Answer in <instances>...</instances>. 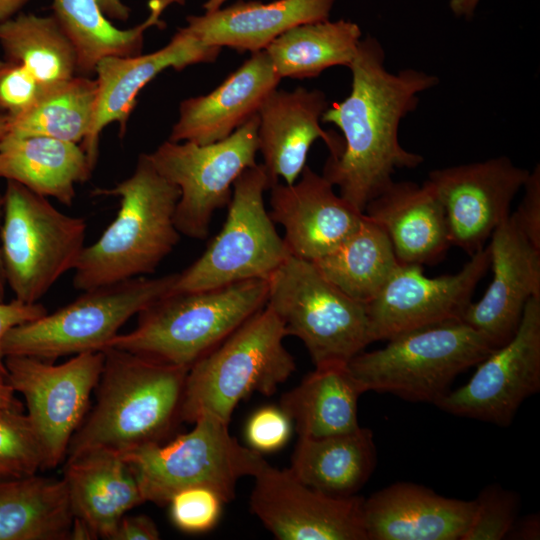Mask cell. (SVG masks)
I'll use <instances>...</instances> for the list:
<instances>
[{"label": "cell", "mask_w": 540, "mask_h": 540, "mask_svg": "<svg viewBox=\"0 0 540 540\" xmlns=\"http://www.w3.org/2000/svg\"><path fill=\"white\" fill-rule=\"evenodd\" d=\"M379 40L361 38L348 67L352 82L349 95L329 105L321 122L332 123L343 134V147L327 159L322 175L339 189L355 209L366 205L392 182L397 169L416 168L422 155L399 142L403 118L417 109L419 95L439 83L436 75L414 68L389 72Z\"/></svg>", "instance_id": "cell-1"}, {"label": "cell", "mask_w": 540, "mask_h": 540, "mask_svg": "<svg viewBox=\"0 0 540 540\" xmlns=\"http://www.w3.org/2000/svg\"><path fill=\"white\" fill-rule=\"evenodd\" d=\"M102 351L95 403L72 436L65 460L95 449L124 454L160 443L180 420L189 367L114 347Z\"/></svg>", "instance_id": "cell-2"}, {"label": "cell", "mask_w": 540, "mask_h": 540, "mask_svg": "<svg viewBox=\"0 0 540 540\" xmlns=\"http://www.w3.org/2000/svg\"><path fill=\"white\" fill-rule=\"evenodd\" d=\"M93 195L118 197L120 207L101 236L84 247L74 288L85 291L154 273L180 240L174 223L179 188L142 153L132 175Z\"/></svg>", "instance_id": "cell-3"}, {"label": "cell", "mask_w": 540, "mask_h": 540, "mask_svg": "<svg viewBox=\"0 0 540 540\" xmlns=\"http://www.w3.org/2000/svg\"><path fill=\"white\" fill-rule=\"evenodd\" d=\"M267 293L264 279L169 292L140 311L136 327L117 334L107 347L190 368L262 309Z\"/></svg>", "instance_id": "cell-4"}, {"label": "cell", "mask_w": 540, "mask_h": 540, "mask_svg": "<svg viewBox=\"0 0 540 540\" xmlns=\"http://www.w3.org/2000/svg\"><path fill=\"white\" fill-rule=\"evenodd\" d=\"M285 326L267 305L188 370L180 420L203 416L230 423L239 402L253 393L270 396L296 369L283 344Z\"/></svg>", "instance_id": "cell-5"}, {"label": "cell", "mask_w": 540, "mask_h": 540, "mask_svg": "<svg viewBox=\"0 0 540 540\" xmlns=\"http://www.w3.org/2000/svg\"><path fill=\"white\" fill-rule=\"evenodd\" d=\"M494 349L482 334L455 320L396 335L381 349L358 353L347 366L365 392L435 404L459 374Z\"/></svg>", "instance_id": "cell-6"}, {"label": "cell", "mask_w": 540, "mask_h": 540, "mask_svg": "<svg viewBox=\"0 0 540 540\" xmlns=\"http://www.w3.org/2000/svg\"><path fill=\"white\" fill-rule=\"evenodd\" d=\"M193 424L166 444L149 443L122 454L145 501L168 505L178 491L204 486L227 503L235 496L238 480L253 476L264 462L262 454L230 434L229 423L203 416Z\"/></svg>", "instance_id": "cell-7"}, {"label": "cell", "mask_w": 540, "mask_h": 540, "mask_svg": "<svg viewBox=\"0 0 540 540\" xmlns=\"http://www.w3.org/2000/svg\"><path fill=\"white\" fill-rule=\"evenodd\" d=\"M176 277L141 276L85 290L53 313L11 328L3 339V353L54 361L102 351L132 316L169 293Z\"/></svg>", "instance_id": "cell-8"}, {"label": "cell", "mask_w": 540, "mask_h": 540, "mask_svg": "<svg viewBox=\"0 0 540 540\" xmlns=\"http://www.w3.org/2000/svg\"><path fill=\"white\" fill-rule=\"evenodd\" d=\"M0 243L6 283L18 299L37 303L85 247L84 218L67 215L25 186L6 181Z\"/></svg>", "instance_id": "cell-9"}, {"label": "cell", "mask_w": 540, "mask_h": 540, "mask_svg": "<svg viewBox=\"0 0 540 540\" xmlns=\"http://www.w3.org/2000/svg\"><path fill=\"white\" fill-rule=\"evenodd\" d=\"M266 305L299 338L315 367L347 364L372 343L365 304L330 283L313 262L290 255L270 276Z\"/></svg>", "instance_id": "cell-10"}, {"label": "cell", "mask_w": 540, "mask_h": 540, "mask_svg": "<svg viewBox=\"0 0 540 540\" xmlns=\"http://www.w3.org/2000/svg\"><path fill=\"white\" fill-rule=\"evenodd\" d=\"M269 188L262 164L237 177L223 227L202 255L177 273L170 292L270 278L291 254L265 207L264 192Z\"/></svg>", "instance_id": "cell-11"}, {"label": "cell", "mask_w": 540, "mask_h": 540, "mask_svg": "<svg viewBox=\"0 0 540 540\" xmlns=\"http://www.w3.org/2000/svg\"><path fill=\"white\" fill-rule=\"evenodd\" d=\"M258 113L227 138L205 145L164 141L148 156L180 190L174 223L180 234L207 238L213 214L231 200L233 183L257 164Z\"/></svg>", "instance_id": "cell-12"}, {"label": "cell", "mask_w": 540, "mask_h": 540, "mask_svg": "<svg viewBox=\"0 0 540 540\" xmlns=\"http://www.w3.org/2000/svg\"><path fill=\"white\" fill-rule=\"evenodd\" d=\"M103 364V351L80 353L60 364L31 356L5 357L6 379L25 400L43 470L65 460L70 440L88 413Z\"/></svg>", "instance_id": "cell-13"}, {"label": "cell", "mask_w": 540, "mask_h": 540, "mask_svg": "<svg viewBox=\"0 0 540 540\" xmlns=\"http://www.w3.org/2000/svg\"><path fill=\"white\" fill-rule=\"evenodd\" d=\"M470 380L434 405L460 417L509 426L540 390V297L527 302L514 336L477 364Z\"/></svg>", "instance_id": "cell-14"}, {"label": "cell", "mask_w": 540, "mask_h": 540, "mask_svg": "<svg viewBox=\"0 0 540 540\" xmlns=\"http://www.w3.org/2000/svg\"><path fill=\"white\" fill-rule=\"evenodd\" d=\"M470 257L456 274L438 277L426 276L421 265L400 264L377 296L365 304L372 342L461 320L490 267L489 245Z\"/></svg>", "instance_id": "cell-15"}, {"label": "cell", "mask_w": 540, "mask_h": 540, "mask_svg": "<svg viewBox=\"0 0 540 540\" xmlns=\"http://www.w3.org/2000/svg\"><path fill=\"white\" fill-rule=\"evenodd\" d=\"M250 509L278 540H368L365 498L334 497L266 460L257 469Z\"/></svg>", "instance_id": "cell-16"}, {"label": "cell", "mask_w": 540, "mask_h": 540, "mask_svg": "<svg viewBox=\"0 0 540 540\" xmlns=\"http://www.w3.org/2000/svg\"><path fill=\"white\" fill-rule=\"evenodd\" d=\"M529 174L507 156L430 171L427 180L444 207L451 245L470 256L484 248Z\"/></svg>", "instance_id": "cell-17"}, {"label": "cell", "mask_w": 540, "mask_h": 540, "mask_svg": "<svg viewBox=\"0 0 540 540\" xmlns=\"http://www.w3.org/2000/svg\"><path fill=\"white\" fill-rule=\"evenodd\" d=\"M220 50L202 43L183 27L169 43L154 52L100 60L94 71L97 82L94 117L87 137L80 144L91 167L96 166L105 127L117 122L120 134H125L137 96L150 81L169 68L180 71L194 64L213 62Z\"/></svg>", "instance_id": "cell-18"}, {"label": "cell", "mask_w": 540, "mask_h": 540, "mask_svg": "<svg viewBox=\"0 0 540 540\" xmlns=\"http://www.w3.org/2000/svg\"><path fill=\"white\" fill-rule=\"evenodd\" d=\"M490 238L492 281L482 298L468 305L461 321L497 348L514 336L529 299L540 297V249L510 215Z\"/></svg>", "instance_id": "cell-19"}, {"label": "cell", "mask_w": 540, "mask_h": 540, "mask_svg": "<svg viewBox=\"0 0 540 540\" xmlns=\"http://www.w3.org/2000/svg\"><path fill=\"white\" fill-rule=\"evenodd\" d=\"M291 185L270 187L269 215L284 228L291 255L315 261L338 247L359 226L364 213L334 192V186L309 166Z\"/></svg>", "instance_id": "cell-20"}, {"label": "cell", "mask_w": 540, "mask_h": 540, "mask_svg": "<svg viewBox=\"0 0 540 540\" xmlns=\"http://www.w3.org/2000/svg\"><path fill=\"white\" fill-rule=\"evenodd\" d=\"M329 105L323 91L301 86L276 88L266 97L258 111L257 139L270 187L280 180L287 185L298 180L317 139L325 142L331 157L339 155L343 140L320 125Z\"/></svg>", "instance_id": "cell-21"}, {"label": "cell", "mask_w": 540, "mask_h": 540, "mask_svg": "<svg viewBox=\"0 0 540 540\" xmlns=\"http://www.w3.org/2000/svg\"><path fill=\"white\" fill-rule=\"evenodd\" d=\"M280 81L265 50L251 53L213 91L181 101L168 140L205 145L227 138L258 113Z\"/></svg>", "instance_id": "cell-22"}, {"label": "cell", "mask_w": 540, "mask_h": 540, "mask_svg": "<svg viewBox=\"0 0 540 540\" xmlns=\"http://www.w3.org/2000/svg\"><path fill=\"white\" fill-rule=\"evenodd\" d=\"M475 501L448 498L408 482H397L364 500L368 540H462Z\"/></svg>", "instance_id": "cell-23"}, {"label": "cell", "mask_w": 540, "mask_h": 540, "mask_svg": "<svg viewBox=\"0 0 540 540\" xmlns=\"http://www.w3.org/2000/svg\"><path fill=\"white\" fill-rule=\"evenodd\" d=\"M363 213L386 232L400 264H434L452 246L444 207L428 180L393 181Z\"/></svg>", "instance_id": "cell-24"}, {"label": "cell", "mask_w": 540, "mask_h": 540, "mask_svg": "<svg viewBox=\"0 0 540 540\" xmlns=\"http://www.w3.org/2000/svg\"><path fill=\"white\" fill-rule=\"evenodd\" d=\"M73 520L94 539L112 540L125 513L145 501L122 454L95 449L66 459L63 468Z\"/></svg>", "instance_id": "cell-25"}, {"label": "cell", "mask_w": 540, "mask_h": 540, "mask_svg": "<svg viewBox=\"0 0 540 540\" xmlns=\"http://www.w3.org/2000/svg\"><path fill=\"white\" fill-rule=\"evenodd\" d=\"M336 0H239L225 8L187 17L184 27L204 44L240 53L264 50L287 30L329 19Z\"/></svg>", "instance_id": "cell-26"}, {"label": "cell", "mask_w": 540, "mask_h": 540, "mask_svg": "<svg viewBox=\"0 0 540 540\" xmlns=\"http://www.w3.org/2000/svg\"><path fill=\"white\" fill-rule=\"evenodd\" d=\"M93 170L80 144L45 136L6 135L0 141V179L67 206L75 199L76 185Z\"/></svg>", "instance_id": "cell-27"}, {"label": "cell", "mask_w": 540, "mask_h": 540, "mask_svg": "<svg viewBox=\"0 0 540 540\" xmlns=\"http://www.w3.org/2000/svg\"><path fill=\"white\" fill-rule=\"evenodd\" d=\"M376 464L373 432L358 427L326 437H299L288 469L311 488L350 497L366 484Z\"/></svg>", "instance_id": "cell-28"}, {"label": "cell", "mask_w": 540, "mask_h": 540, "mask_svg": "<svg viewBox=\"0 0 540 540\" xmlns=\"http://www.w3.org/2000/svg\"><path fill=\"white\" fill-rule=\"evenodd\" d=\"M365 393L347 364L315 367L279 406L299 437L320 438L353 431L358 423V400Z\"/></svg>", "instance_id": "cell-29"}, {"label": "cell", "mask_w": 540, "mask_h": 540, "mask_svg": "<svg viewBox=\"0 0 540 540\" xmlns=\"http://www.w3.org/2000/svg\"><path fill=\"white\" fill-rule=\"evenodd\" d=\"M185 0H150L149 16L139 25L119 29L102 12L97 0H53V16L71 41L80 75L94 73L107 57H129L142 53L144 33L152 26L163 28L162 12Z\"/></svg>", "instance_id": "cell-30"}, {"label": "cell", "mask_w": 540, "mask_h": 540, "mask_svg": "<svg viewBox=\"0 0 540 540\" xmlns=\"http://www.w3.org/2000/svg\"><path fill=\"white\" fill-rule=\"evenodd\" d=\"M72 521L63 478H0V540H70Z\"/></svg>", "instance_id": "cell-31"}, {"label": "cell", "mask_w": 540, "mask_h": 540, "mask_svg": "<svg viewBox=\"0 0 540 540\" xmlns=\"http://www.w3.org/2000/svg\"><path fill=\"white\" fill-rule=\"evenodd\" d=\"M313 263L330 283L363 304L377 296L400 265L386 232L365 214L351 235Z\"/></svg>", "instance_id": "cell-32"}, {"label": "cell", "mask_w": 540, "mask_h": 540, "mask_svg": "<svg viewBox=\"0 0 540 540\" xmlns=\"http://www.w3.org/2000/svg\"><path fill=\"white\" fill-rule=\"evenodd\" d=\"M361 38L355 22L327 19L295 26L264 50L281 79H306L334 66L349 67Z\"/></svg>", "instance_id": "cell-33"}, {"label": "cell", "mask_w": 540, "mask_h": 540, "mask_svg": "<svg viewBox=\"0 0 540 540\" xmlns=\"http://www.w3.org/2000/svg\"><path fill=\"white\" fill-rule=\"evenodd\" d=\"M0 46L45 90L78 74L74 47L53 15L18 13L0 22Z\"/></svg>", "instance_id": "cell-34"}, {"label": "cell", "mask_w": 540, "mask_h": 540, "mask_svg": "<svg viewBox=\"0 0 540 540\" xmlns=\"http://www.w3.org/2000/svg\"><path fill=\"white\" fill-rule=\"evenodd\" d=\"M96 100V79L77 74L46 90L28 111L10 121L6 135L45 136L81 144L90 131Z\"/></svg>", "instance_id": "cell-35"}, {"label": "cell", "mask_w": 540, "mask_h": 540, "mask_svg": "<svg viewBox=\"0 0 540 540\" xmlns=\"http://www.w3.org/2000/svg\"><path fill=\"white\" fill-rule=\"evenodd\" d=\"M39 470L43 454L27 414H0V478L30 476Z\"/></svg>", "instance_id": "cell-36"}, {"label": "cell", "mask_w": 540, "mask_h": 540, "mask_svg": "<svg viewBox=\"0 0 540 540\" xmlns=\"http://www.w3.org/2000/svg\"><path fill=\"white\" fill-rule=\"evenodd\" d=\"M474 501V515L462 540L506 538L517 519L519 496L498 484H492L482 489Z\"/></svg>", "instance_id": "cell-37"}, {"label": "cell", "mask_w": 540, "mask_h": 540, "mask_svg": "<svg viewBox=\"0 0 540 540\" xmlns=\"http://www.w3.org/2000/svg\"><path fill=\"white\" fill-rule=\"evenodd\" d=\"M224 503L213 489L195 486L175 493L168 505L176 527L188 533H202L217 524Z\"/></svg>", "instance_id": "cell-38"}, {"label": "cell", "mask_w": 540, "mask_h": 540, "mask_svg": "<svg viewBox=\"0 0 540 540\" xmlns=\"http://www.w3.org/2000/svg\"><path fill=\"white\" fill-rule=\"evenodd\" d=\"M46 90L20 64L0 60V116L10 121L28 111Z\"/></svg>", "instance_id": "cell-39"}, {"label": "cell", "mask_w": 540, "mask_h": 540, "mask_svg": "<svg viewBox=\"0 0 540 540\" xmlns=\"http://www.w3.org/2000/svg\"><path fill=\"white\" fill-rule=\"evenodd\" d=\"M292 422L280 406H263L248 419L245 437L249 448L262 454L281 449L289 440Z\"/></svg>", "instance_id": "cell-40"}, {"label": "cell", "mask_w": 540, "mask_h": 540, "mask_svg": "<svg viewBox=\"0 0 540 540\" xmlns=\"http://www.w3.org/2000/svg\"><path fill=\"white\" fill-rule=\"evenodd\" d=\"M523 198L510 218L536 248L540 249V165L530 171L524 186Z\"/></svg>", "instance_id": "cell-41"}, {"label": "cell", "mask_w": 540, "mask_h": 540, "mask_svg": "<svg viewBox=\"0 0 540 540\" xmlns=\"http://www.w3.org/2000/svg\"><path fill=\"white\" fill-rule=\"evenodd\" d=\"M46 307L37 303H25L18 299L10 302H0V375L6 377L5 355L3 353V339L7 332L22 323L35 320L47 313Z\"/></svg>", "instance_id": "cell-42"}, {"label": "cell", "mask_w": 540, "mask_h": 540, "mask_svg": "<svg viewBox=\"0 0 540 540\" xmlns=\"http://www.w3.org/2000/svg\"><path fill=\"white\" fill-rule=\"evenodd\" d=\"M160 538L154 521L146 515L123 516L112 540H157Z\"/></svg>", "instance_id": "cell-43"}, {"label": "cell", "mask_w": 540, "mask_h": 540, "mask_svg": "<svg viewBox=\"0 0 540 540\" xmlns=\"http://www.w3.org/2000/svg\"><path fill=\"white\" fill-rule=\"evenodd\" d=\"M507 539L532 540L540 538L539 514H529L516 519L509 530Z\"/></svg>", "instance_id": "cell-44"}, {"label": "cell", "mask_w": 540, "mask_h": 540, "mask_svg": "<svg viewBox=\"0 0 540 540\" xmlns=\"http://www.w3.org/2000/svg\"><path fill=\"white\" fill-rule=\"evenodd\" d=\"M23 403L17 398L16 392L7 381L0 375V414L11 411H24Z\"/></svg>", "instance_id": "cell-45"}, {"label": "cell", "mask_w": 540, "mask_h": 540, "mask_svg": "<svg viewBox=\"0 0 540 540\" xmlns=\"http://www.w3.org/2000/svg\"><path fill=\"white\" fill-rule=\"evenodd\" d=\"M102 12L110 20L126 21L130 9L121 0H97Z\"/></svg>", "instance_id": "cell-46"}, {"label": "cell", "mask_w": 540, "mask_h": 540, "mask_svg": "<svg viewBox=\"0 0 540 540\" xmlns=\"http://www.w3.org/2000/svg\"><path fill=\"white\" fill-rule=\"evenodd\" d=\"M480 0H449L448 6L454 16L471 19Z\"/></svg>", "instance_id": "cell-47"}, {"label": "cell", "mask_w": 540, "mask_h": 540, "mask_svg": "<svg viewBox=\"0 0 540 540\" xmlns=\"http://www.w3.org/2000/svg\"><path fill=\"white\" fill-rule=\"evenodd\" d=\"M29 0H0V22L17 15Z\"/></svg>", "instance_id": "cell-48"}, {"label": "cell", "mask_w": 540, "mask_h": 540, "mask_svg": "<svg viewBox=\"0 0 540 540\" xmlns=\"http://www.w3.org/2000/svg\"><path fill=\"white\" fill-rule=\"evenodd\" d=\"M3 205H4L3 193H0V230H1L2 217H3ZM6 285L7 283H6L5 273H4L1 243H0V302L4 301L5 299Z\"/></svg>", "instance_id": "cell-49"}, {"label": "cell", "mask_w": 540, "mask_h": 540, "mask_svg": "<svg viewBox=\"0 0 540 540\" xmlns=\"http://www.w3.org/2000/svg\"><path fill=\"white\" fill-rule=\"evenodd\" d=\"M10 120L0 116V141L6 136L9 129Z\"/></svg>", "instance_id": "cell-50"}]
</instances>
